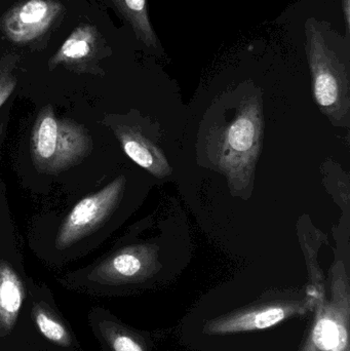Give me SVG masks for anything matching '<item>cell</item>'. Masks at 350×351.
Wrapping results in <instances>:
<instances>
[{
    "instance_id": "9a60e30c",
    "label": "cell",
    "mask_w": 350,
    "mask_h": 351,
    "mask_svg": "<svg viewBox=\"0 0 350 351\" xmlns=\"http://www.w3.org/2000/svg\"><path fill=\"white\" fill-rule=\"evenodd\" d=\"M18 59L16 53H8L0 59V108L16 88V77L14 71Z\"/></svg>"
},
{
    "instance_id": "8fae6325",
    "label": "cell",
    "mask_w": 350,
    "mask_h": 351,
    "mask_svg": "<svg viewBox=\"0 0 350 351\" xmlns=\"http://www.w3.org/2000/svg\"><path fill=\"white\" fill-rule=\"evenodd\" d=\"M331 298L326 297L329 313L328 350H349V280L345 265L338 262L331 272Z\"/></svg>"
},
{
    "instance_id": "3957f363",
    "label": "cell",
    "mask_w": 350,
    "mask_h": 351,
    "mask_svg": "<svg viewBox=\"0 0 350 351\" xmlns=\"http://www.w3.org/2000/svg\"><path fill=\"white\" fill-rule=\"evenodd\" d=\"M92 152L86 128L55 115L53 106L40 109L30 137L33 166L39 173L57 175L84 162Z\"/></svg>"
},
{
    "instance_id": "8992f818",
    "label": "cell",
    "mask_w": 350,
    "mask_h": 351,
    "mask_svg": "<svg viewBox=\"0 0 350 351\" xmlns=\"http://www.w3.org/2000/svg\"><path fill=\"white\" fill-rule=\"evenodd\" d=\"M28 329L35 350L86 351L47 289H29Z\"/></svg>"
},
{
    "instance_id": "52a82bcc",
    "label": "cell",
    "mask_w": 350,
    "mask_h": 351,
    "mask_svg": "<svg viewBox=\"0 0 350 351\" xmlns=\"http://www.w3.org/2000/svg\"><path fill=\"white\" fill-rule=\"evenodd\" d=\"M125 187V178L121 176L102 189L79 200L58 231L57 250L64 251L97 230L118 206Z\"/></svg>"
},
{
    "instance_id": "9c48e42d",
    "label": "cell",
    "mask_w": 350,
    "mask_h": 351,
    "mask_svg": "<svg viewBox=\"0 0 350 351\" xmlns=\"http://www.w3.org/2000/svg\"><path fill=\"white\" fill-rule=\"evenodd\" d=\"M63 12L57 0H25L0 20V29L12 43L25 45L45 34Z\"/></svg>"
},
{
    "instance_id": "7c38bea8",
    "label": "cell",
    "mask_w": 350,
    "mask_h": 351,
    "mask_svg": "<svg viewBox=\"0 0 350 351\" xmlns=\"http://www.w3.org/2000/svg\"><path fill=\"white\" fill-rule=\"evenodd\" d=\"M110 125L125 154L138 166L160 179L171 174L172 169L162 150L141 132L123 123Z\"/></svg>"
},
{
    "instance_id": "e0dca14e",
    "label": "cell",
    "mask_w": 350,
    "mask_h": 351,
    "mask_svg": "<svg viewBox=\"0 0 350 351\" xmlns=\"http://www.w3.org/2000/svg\"><path fill=\"white\" fill-rule=\"evenodd\" d=\"M4 129H5V127H4L3 121H0V141H1L2 137H3Z\"/></svg>"
},
{
    "instance_id": "4fadbf2b",
    "label": "cell",
    "mask_w": 350,
    "mask_h": 351,
    "mask_svg": "<svg viewBox=\"0 0 350 351\" xmlns=\"http://www.w3.org/2000/svg\"><path fill=\"white\" fill-rule=\"evenodd\" d=\"M97 40L98 33L95 27L90 25L77 27L49 60V69L64 65L84 71V64L94 57Z\"/></svg>"
},
{
    "instance_id": "5b68a950",
    "label": "cell",
    "mask_w": 350,
    "mask_h": 351,
    "mask_svg": "<svg viewBox=\"0 0 350 351\" xmlns=\"http://www.w3.org/2000/svg\"><path fill=\"white\" fill-rule=\"evenodd\" d=\"M29 289L16 266L0 260V351L35 350L27 319Z\"/></svg>"
},
{
    "instance_id": "2e32d148",
    "label": "cell",
    "mask_w": 350,
    "mask_h": 351,
    "mask_svg": "<svg viewBox=\"0 0 350 351\" xmlns=\"http://www.w3.org/2000/svg\"><path fill=\"white\" fill-rule=\"evenodd\" d=\"M343 12H345V22L349 28L350 24V0H343Z\"/></svg>"
},
{
    "instance_id": "ba28073f",
    "label": "cell",
    "mask_w": 350,
    "mask_h": 351,
    "mask_svg": "<svg viewBox=\"0 0 350 351\" xmlns=\"http://www.w3.org/2000/svg\"><path fill=\"white\" fill-rule=\"evenodd\" d=\"M316 304V299L308 295L305 300L266 303L212 319L205 324V332L216 336L268 329L294 315H303Z\"/></svg>"
},
{
    "instance_id": "30bf717a",
    "label": "cell",
    "mask_w": 350,
    "mask_h": 351,
    "mask_svg": "<svg viewBox=\"0 0 350 351\" xmlns=\"http://www.w3.org/2000/svg\"><path fill=\"white\" fill-rule=\"evenodd\" d=\"M88 323L101 351H150L148 336L104 307H92Z\"/></svg>"
},
{
    "instance_id": "ac0fdd59",
    "label": "cell",
    "mask_w": 350,
    "mask_h": 351,
    "mask_svg": "<svg viewBox=\"0 0 350 351\" xmlns=\"http://www.w3.org/2000/svg\"><path fill=\"white\" fill-rule=\"evenodd\" d=\"M24 351H40V350H24Z\"/></svg>"
},
{
    "instance_id": "5bb4252c",
    "label": "cell",
    "mask_w": 350,
    "mask_h": 351,
    "mask_svg": "<svg viewBox=\"0 0 350 351\" xmlns=\"http://www.w3.org/2000/svg\"><path fill=\"white\" fill-rule=\"evenodd\" d=\"M112 2L133 27L138 39L148 47H156L158 37L150 24L147 0H112Z\"/></svg>"
},
{
    "instance_id": "277c9868",
    "label": "cell",
    "mask_w": 350,
    "mask_h": 351,
    "mask_svg": "<svg viewBox=\"0 0 350 351\" xmlns=\"http://www.w3.org/2000/svg\"><path fill=\"white\" fill-rule=\"evenodd\" d=\"M306 53L312 75L314 100L337 125H347L349 117V78L345 65L329 49L314 20L306 22Z\"/></svg>"
},
{
    "instance_id": "6da1fadb",
    "label": "cell",
    "mask_w": 350,
    "mask_h": 351,
    "mask_svg": "<svg viewBox=\"0 0 350 351\" xmlns=\"http://www.w3.org/2000/svg\"><path fill=\"white\" fill-rule=\"evenodd\" d=\"M263 117L261 103L251 97L240 103L234 119L212 134V158L234 192L250 186L260 154Z\"/></svg>"
},
{
    "instance_id": "7a4b0ae2",
    "label": "cell",
    "mask_w": 350,
    "mask_h": 351,
    "mask_svg": "<svg viewBox=\"0 0 350 351\" xmlns=\"http://www.w3.org/2000/svg\"><path fill=\"white\" fill-rule=\"evenodd\" d=\"M160 269L155 245H127L63 282L68 288L94 296H119L145 286Z\"/></svg>"
}]
</instances>
